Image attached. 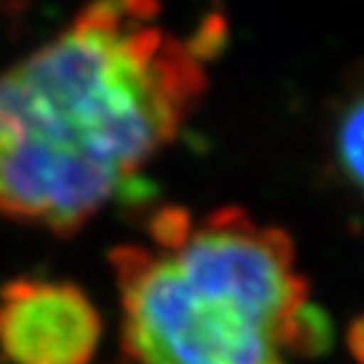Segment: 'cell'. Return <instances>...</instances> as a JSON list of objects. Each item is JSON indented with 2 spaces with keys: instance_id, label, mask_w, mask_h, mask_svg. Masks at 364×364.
Masks as SVG:
<instances>
[{
  "instance_id": "1",
  "label": "cell",
  "mask_w": 364,
  "mask_h": 364,
  "mask_svg": "<svg viewBox=\"0 0 364 364\" xmlns=\"http://www.w3.org/2000/svg\"><path fill=\"white\" fill-rule=\"evenodd\" d=\"M225 21L182 38L152 3H97L0 74V215L71 235L203 102Z\"/></svg>"
},
{
  "instance_id": "2",
  "label": "cell",
  "mask_w": 364,
  "mask_h": 364,
  "mask_svg": "<svg viewBox=\"0 0 364 364\" xmlns=\"http://www.w3.org/2000/svg\"><path fill=\"white\" fill-rule=\"evenodd\" d=\"M147 233L149 245L109 256L124 364H291L326 349L329 324L281 228L243 208L193 218L167 205Z\"/></svg>"
},
{
  "instance_id": "4",
  "label": "cell",
  "mask_w": 364,
  "mask_h": 364,
  "mask_svg": "<svg viewBox=\"0 0 364 364\" xmlns=\"http://www.w3.org/2000/svg\"><path fill=\"white\" fill-rule=\"evenodd\" d=\"M326 165L344 193L364 205V71L347 81L326 122Z\"/></svg>"
},
{
  "instance_id": "5",
  "label": "cell",
  "mask_w": 364,
  "mask_h": 364,
  "mask_svg": "<svg viewBox=\"0 0 364 364\" xmlns=\"http://www.w3.org/2000/svg\"><path fill=\"white\" fill-rule=\"evenodd\" d=\"M349 344H352V352L357 357L359 364H364V318H359L357 324L349 331Z\"/></svg>"
},
{
  "instance_id": "3",
  "label": "cell",
  "mask_w": 364,
  "mask_h": 364,
  "mask_svg": "<svg viewBox=\"0 0 364 364\" xmlns=\"http://www.w3.org/2000/svg\"><path fill=\"white\" fill-rule=\"evenodd\" d=\"M102 316L76 284L16 279L0 289V359L6 364H94Z\"/></svg>"
}]
</instances>
